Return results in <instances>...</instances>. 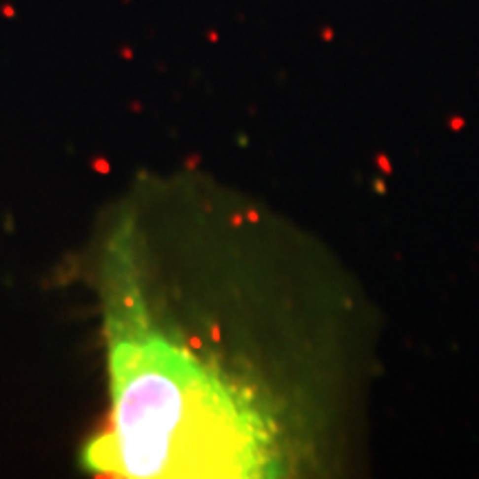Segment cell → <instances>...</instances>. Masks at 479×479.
I'll return each mask as SVG.
<instances>
[{
  "label": "cell",
  "instance_id": "obj_1",
  "mask_svg": "<svg viewBox=\"0 0 479 479\" xmlns=\"http://www.w3.org/2000/svg\"><path fill=\"white\" fill-rule=\"evenodd\" d=\"M104 275L111 417L84 446V468L127 479L277 475L275 424L246 386L153 324L127 235Z\"/></svg>",
  "mask_w": 479,
  "mask_h": 479
}]
</instances>
